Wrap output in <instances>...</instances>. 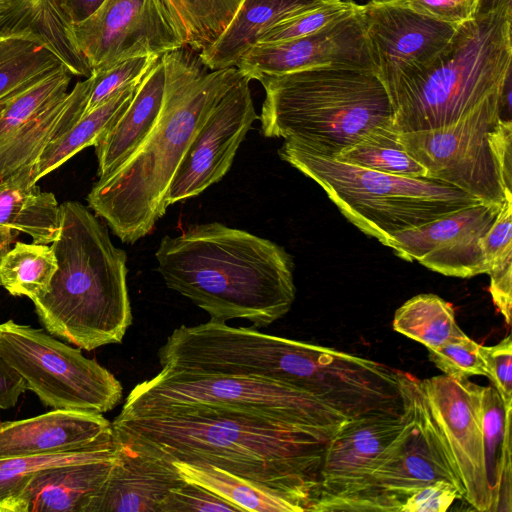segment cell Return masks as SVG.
Instances as JSON below:
<instances>
[{"label":"cell","instance_id":"1","mask_svg":"<svg viewBox=\"0 0 512 512\" xmlns=\"http://www.w3.org/2000/svg\"><path fill=\"white\" fill-rule=\"evenodd\" d=\"M113 442L169 462L209 464L275 490L310 511L335 433L219 404L122 407Z\"/></svg>","mask_w":512,"mask_h":512},{"label":"cell","instance_id":"2","mask_svg":"<svg viewBox=\"0 0 512 512\" xmlns=\"http://www.w3.org/2000/svg\"><path fill=\"white\" fill-rule=\"evenodd\" d=\"M164 105L144 142L118 169L99 178L89 207L124 243L154 229L167 210L166 197L186 149L212 108L243 75L236 67L209 70L198 53L181 47L161 56Z\"/></svg>","mask_w":512,"mask_h":512},{"label":"cell","instance_id":"3","mask_svg":"<svg viewBox=\"0 0 512 512\" xmlns=\"http://www.w3.org/2000/svg\"><path fill=\"white\" fill-rule=\"evenodd\" d=\"M155 257L166 286L212 321L243 319L265 327L286 315L295 300L293 261L286 250L219 222L164 236Z\"/></svg>","mask_w":512,"mask_h":512},{"label":"cell","instance_id":"4","mask_svg":"<svg viewBox=\"0 0 512 512\" xmlns=\"http://www.w3.org/2000/svg\"><path fill=\"white\" fill-rule=\"evenodd\" d=\"M58 267L47 293L35 300L45 330L87 351L122 342L133 321L127 255L106 227L77 201L60 205Z\"/></svg>","mask_w":512,"mask_h":512},{"label":"cell","instance_id":"5","mask_svg":"<svg viewBox=\"0 0 512 512\" xmlns=\"http://www.w3.org/2000/svg\"><path fill=\"white\" fill-rule=\"evenodd\" d=\"M512 64V0H487L428 65L388 91L398 131L450 125L499 101Z\"/></svg>","mask_w":512,"mask_h":512},{"label":"cell","instance_id":"6","mask_svg":"<svg viewBox=\"0 0 512 512\" xmlns=\"http://www.w3.org/2000/svg\"><path fill=\"white\" fill-rule=\"evenodd\" d=\"M256 80L265 91L262 134L323 157L394 122L389 93L372 68L326 65Z\"/></svg>","mask_w":512,"mask_h":512},{"label":"cell","instance_id":"7","mask_svg":"<svg viewBox=\"0 0 512 512\" xmlns=\"http://www.w3.org/2000/svg\"><path fill=\"white\" fill-rule=\"evenodd\" d=\"M278 155L315 181L353 225L387 247L396 232L484 203L442 181L362 168L305 151L288 141Z\"/></svg>","mask_w":512,"mask_h":512},{"label":"cell","instance_id":"8","mask_svg":"<svg viewBox=\"0 0 512 512\" xmlns=\"http://www.w3.org/2000/svg\"><path fill=\"white\" fill-rule=\"evenodd\" d=\"M502 98L440 128L400 132L407 152L442 181L487 204L512 196V122Z\"/></svg>","mask_w":512,"mask_h":512},{"label":"cell","instance_id":"9","mask_svg":"<svg viewBox=\"0 0 512 512\" xmlns=\"http://www.w3.org/2000/svg\"><path fill=\"white\" fill-rule=\"evenodd\" d=\"M0 354L53 409L103 414L122 398V385L108 369L41 328L1 323Z\"/></svg>","mask_w":512,"mask_h":512},{"label":"cell","instance_id":"10","mask_svg":"<svg viewBox=\"0 0 512 512\" xmlns=\"http://www.w3.org/2000/svg\"><path fill=\"white\" fill-rule=\"evenodd\" d=\"M198 403L271 414L333 433L348 420L314 396L275 381L169 369L137 384L123 406Z\"/></svg>","mask_w":512,"mask_h":512},{"label":"cell","instance_id":"11","mask_svg":"<svg viewBox=\"0 0 512 512\" xmlns=\"http://www.w3.org/2000/svg\"><path fill=\"white\" fill-rule=\"evenodd\" d=\"M71 37L91 74L127 58L184 47L160 0H104L71 25Z\"/></svg>","mask_w":512,"mask_h":512},{"label":"cell","instance_id":"12","mask_svg":"<svg viewBox=\"0 0 512 512\" xmlns=\"http://www.w3.org/2000/svg\"><path fill=\"white\" fill-rule=\"evenodd\" d=\"M420 388L464 488V498L473 508L489 512L481 420V386L469 379L439 375L419 380Z\"/></svg>","mask_w":512,"mask_h":512},{"label":"cell","instance_id":"13","mask_svg":"<svg viewBox=\"0 0 512 512\" xmlns=\"http://www.w3.org/2000/svg\"><path fill=\"white\" fill-rule=\"evenodd\" d=\"M250 81L243 74L218 100L193 135L170 183L167 207L198 196L230 170L241 142L259 119Z\"/></svg>","mask_w":512,"mask_h":512},{"label":"cell","instance_id":"14","mask_svg":"<svg viewBox=\"0 0 512 512\" xmlns=\"http://www.w3.org/2000/svg\"><path fill=\"white\" fill-rule=\"evenodd\" d=\"M358 13L372 69L387 91L433 61L458 28L383 0L360 5Z\"/></svg>","mask_w":512,"mask_h":512},{"label":"cell","instance_id":"15","mask_svg":"<svg viewBox=\"0 0 512 512\" xmlns=\"http://www.w3.org/2000/svg\"><path fill=\"white\" fill-rule=\"evenodd\" d=\"M501 206L480 203L418 228L396 232L389 248L402 259L416 260L445 276L470 278L487 274L482 238Z\"/></svg>","mask_w":512,"mask_h":512},{"label":"cell","instance_id":"16","mask_svg":"<svg viewBox=\"0 0 512 512\" xmlns=\"http://www.w3.org/2000/svg\"><path fill=\"white\" fill-rule=\"evenodd\" d=\"M405 422L404 408L400 413L374 411L345 421L325 446L315 502L362 494Z\"/></svg>","mask_w":512,"mask_h":512},{"label":"cell","instance_id":"17","mask_svg":"<svg viewBox=\"0 0 512 512\" xmlns=\"http://www.w3.org/2000/svg\"><path fill=\"white\" fill-rule=\"evenodd\" d=\"M358 11L303 37L255 44L236 67L251 80L326 65L372 68Z\"/></svg>","mask_w":512,"mask_h":512},{"label":"cell","instance_id":"18","mask_svg":"<svg viewBox=\"0 0 512 512\" xmlns=\"http://www.w3.org/2000/svg\"><path fill=\"white\" fill-rule=\"evenodd\" d=\"M112 444V424L99 413L53 409L31 418L0 423V459Z\"/></svg>","mask_w":512,"mask_h":512},{"label":"cell","instance_id":"19","mask_svg":"<svg viewBox=\"0 0 512 512\" xmlns=\"http://www.w3.org/2000/svg\"><path fill=\"white\" fill-rule=\"evenodd\" d=\"M113 445L116 462L85 512H158L168 492L185 482L173 463Z\"/></svg>","mask_w":512,"mask_h":512},{"label":"cell","instance_id":"20","mask_svg":"<svg viewBox=\"0 0 512 512\" xmlns=\"http://www.w3.org/2000/svg\"><path fill=\"white\" fill-rule=\"evenodd\" d=\"M116 449V448H115ZM89 460L37 472L12 501L8 512H85L117 459Z\"/></svg>","mask_w":512,"mask_h":512},{"label":"cell","instance_id":"21","mask_svg":"<svg viewBox=\"0 0 512 512\" xmlns=\"http://www.w3.org/2000/svg\"><path fill=\"white\" fill-rule=\"evenodd\" d=\"M91 86L92 76L78 81L70 92L48 105L0 144V182L17 173L31 176L42 151L68 132L84 114Z\"/></svg>","mask_w":512,"mask_h":512},{"label":"cell","instance_id":"22","mask_svg":"<svg viewBox=\"0 0 512 512\" xmlns=\"http://www.w3.org/2000/svg\"><path fill=\"white\" fill-rule=\"evenodd\" d=\"M164 87V67L160 57L140 82L123 114L94 145L99 178L118 169L152 132L162 113Z\"/></svg>","mask_w":512,"mask_h":512},{"label":"cell","instance_id":"23","mask_svg":"<svg viewBox=\"0 0 512 512\" xmlns=\"http://www.w3.org/2000/svg\"><path fill=\"white\" fill-rule=\"evenodd\" d=\"M325 0H242L219 37L198 53L209 70L236 66L259 37L278 22Z\"/></svg>","mask_w":512,"mask_h":512},{"label":"cell","instance_id":"24","mask_svg":"<svg viewBox=\"0 0 512 512\" xmlns=\"http://www.w3.org/2000/svg\"><path fill=\"white\" fill-rule=\"evenodd\" d=\"M60 205L51 192L17 173L0 182V225L28 234L35 243L51 244L60 233Z\"/></svg>","mask_w":512,"mask_h":512},{"label":"cell","instance_id":"25","mask_svg":"<svg viewBox=\"0 0 512 512\" xmlns=\"http://www.w3.org/2000/svg\"><path fill=\"white\" fill-rule=\"evenodd\" d=\"M484 460L489 512L512 511L511 412L493 386H481Z\"/></svg>","mask_w":512,"mask_h":512},{"label":"cell","instance_id":"26","mask_svg":"<svg viewBox=\"0 0 512 512\" xmlns=\"http://www.w3.org/2000/svg\"><path fill=\"white\" fill-rule=\"evenodd\" d=\"M141 81L133 83L105 103L83 114L68 132L51 142L33 166L32 184H36L43 176L60 167L79 151L88 146H94L126 110Z\"/></svg>","mask_w":512,"mask_h":512},{"label":"cell","instance_id":"27","mask_svg":"<svg viewBox=\"0 0 512 512\" xmlns=\"http://www.w3.org/2000/svg\"><path fill=\"white\" fill-rule=\"evenodd\" d=\"M172 463L185 481L210 490L242 512L305 511L304 507L287 496L218 467L204 463Z\"/></svg>","mask_w":512,"mask_h":512},{"label":"cell","instance_id":"28","mask_svg":"<svg viewBox=\"0 0 512 512\" xmlns=\"http://www.w3.org/2000/svg\"><path fill=\"white\" fill-rule=\"evenodd\" d=\"M62 66L60 57L32 30L0 33V98Z\"/></svg>","mask_w":512,"mask_h":512},{"label":"cell","instance_id":"29","mask_svg":"<svg viewBox=\"0 0 512 512\" xmlns=\"http://www.w3.org/2000/svg\"><path fill=\"white\" fill-rule=\"evenodd\" d=\"M335 159L392 175L427 178L426 168L407 152L393 123L373 128Z\"/></svg>","mask_w":512,"mask_h":512},{"label":"cell","instance_id":"30","mask_svg":"<svg viewBox=\"0 0 512 512\" xmlns=\"http://www.w3.org/2000/svg\"><path fill=\"white\" fill-rule=\"evenodd\" d=\"M242 0H160L184 47L197 53L211 45Z\"/></svg>","mask_w":512,"mask_h":512},{"label":"cell","instance_id":"31","mask_svg":"<svg viewBox=\"0 0 512 512\" xmlns=\"http://www.w3.org/2000/svg\"><path fill=\"white\" fill-rule=\"evenodd\" d=\"M393 328L428 350L438 349L464 333L452 305L435 294H419L402 304L394 314Z\"/></svg>","mask_w":512,"mask_h":512},{"label":"cell","instance_id":"32","mask_svg":"<svg viewBox=\"0 0 512 512\" xmlns=\"http://www.w3.org/2000/svg\"><path fill=\"white\" fill-rule=\"evenodd\" d=\"M57 267L51 246L16 242L1 262V285L11 295L33 301L47 293Z\"/></svg>","mask_w":512,"mask_h":512},{"label":"cell","instance_id":"33","mask_svg":"<svg viewBox=\"0 0 512 512\" xmlns=\"http://www.w3.org/2000/svg\"><path fill=\"white\" fill-rule=\"evenodd\" d=\"M73 74L66 66L35 78L0 98V144L68 93Z\"/></svg>","mask_w":512,"mask_h":512},{"label":"cell","instance_id":"34","mask_svg":"<svg viewBox=\"0 0 512 512\" xmlns=\"http://www.w3.org/2000/svg\"><path fill=\"white\" fill-rule=\"evenodd\" d=\"M116 454L114 445L70 452L0 459V512H8L12 501L39 471L71 463L109 458Z\"/></svg>","mask_w":512,"mask_h":512},{"label":"cell","instance_id":"35","mask_svg":"<svg viewBox=\"0 0 512 512\" xmlns=\"http://www.w3.org/2000/svg\"><path fill=\"white\" fill-rule=\"evenodd\" d=\"M359 5L352 0H325L270 27L257 44L278 43L312 34L352 14Z\"/></svg>","mask_w":512,"mask_h":512},{"label":"cell","instance_id":"36","mask_svg":"<svg viewBox=\"0 0 512 512\" xmlns=\"http://www.w3.org/2000/svg\"><path fill=\"white\" fill-rule=\"evenodd\" d=\"M159 55L135 56L94 71L88 102V113L108 101L114 95L144 78L160 59Z\"/></svg>","mask_w":512,"mask_h":512},{"label":"cell","instance_id":"37","mask_svg":"<svg viewBox=\"0 0 512 512\" xmlns=\"http://www.w3.org/2000/svg\"><path fill=\"white\" fill-rule=\"evenodd\" d=\"M480 344L465 333L455 336L435 350H428L430 360L445 375L457 380L486 376Z\"/></svg>","mask_w":512,"mask_h":512},{"label":"cell","instance_id":"38","mask_svg":"<svg viewBox=\"0 0 512 512\" xmlns=\"http://www.w3.org/2000/svg\"><path fill=\"white\" fill-rule=\"evenodd\" d=\"M237 512L239 508L210 490L185 481L170 490L159 506L158 512Z\"/></svg>","mask_w":512,"mask_h":512},{"label":"cell","instance_id":"39","mask_svg":"<svg viewBox=\"0 0 512 512\" xmlns=\"http://www.w3.org/2000/svg\"><path fill=\"white\" fill-rule=\"evenodd\" d=\"M486 377L500 395L505 411H512V338L506 336L492 346H480Z\"/></svg>","mask_w":512,"mask_h":512},{"label":"cell","instance_id":"40","mask_svg":"<svg viewBox=\"0 0 512 512\" xmlns=\"http://www.w3.org/2000/svg\"><path fill=\"white\" fill-rule=\"evenodd\" d=\"M421 15L459 26L474 17L481 0H383Z\"/></svg>","mask_w":512,"mask_h":512},{"label":"cell","instance_id":"41","mask_svg":"<svg viewBox=\"0 0 512 512\" xmlns=\"http://www.w3.org/2000/svg\"><path fill=\"white\" fill-rule=\"evenodd\" d=\"M457 499H463L461 491L448 481L438 480L406 497L400 512H445Z\"/></svg>","mask_w":512,"mask_h":512},{"label":"cell","instance_id":"42","mask_svg":"<svg viewBox=\"0 0 512 512\" xmlns=\"http://www.w3.org/2000/svg\"><path fill=\"white\" fill-rule=\"evenodd\" d=\"M490 276L489 292L494 305L511 325L512 312V256L492 265L487 273Z\"/></svg>","mask_w":512,"mask_h":512},{"label":"cell","instance_id":"43","mask_svg":"<svg viewBox=\"0 0 512 512\" xmlns=\"http://www.w3.org/2000/svg\"><path fill=\"white\" fill-rule=\"evenodd\" d=\"M27 390L25 380L0 354V410L13 408Z\"/></svg>","mask_w":512,"mask_h":512},{"label":"cell","instance_id":"44","mask_svg":"<svg viewBox=\"0 0 512 512\" xmlns=\"http://www.w3.org/2000/svg\"><path fill=\"white\" fill-rule=\"evenodd\" d=\"M103 2L104 0H60L61 8L71 25L88 18Z\"/></svg>","mask_w":512,"mask_h":512},{"label":"cell","instance_id":"45","mask_svg":"<svg viewBox=\"0 0 512 512\" xmlns=\"http://www.w3.org/2000/svg\"><path fill=\"white\" fill-rule=\"evenodd\" d=\"M18 234L19 231L17 230L0 225V265L6 253L11 249V245L15 242Z\"/></svg>","mask_w":512,"mask_h":512},{"label":"cell","instance_id":"46","mask_svg":"<svg viewBox=\"0 0 512 512\" xmlns=\"http://www.w3.org/2000/svg\"><path fill=\"white\" fill-rule=\"evenodd\" d=\"M4 2H5V0H0V10H1V8H2V6H3Z\"/></svg>","mask_w":512,"mask_h":512},{"label":"cell","instance_id":"47","mask_svg":"<svg viewBox=\"0 0 512 512\" xmlns=\"http://www.w3.org/2000/svg\"><path fill=\"white\" fill-rule=\"evenodd\" d=\"M369 1H374V0H369Z\"/></svg>","mask_w":512,"mask_h":512}]
</instances>
